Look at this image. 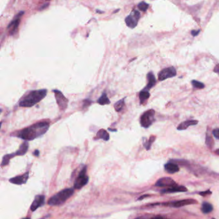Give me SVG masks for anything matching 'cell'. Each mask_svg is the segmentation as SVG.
<instances>
[{"mask_svg":"<svg viewBox=\"0 0 219 219\" xmlns=\"http://www.w3.org/2000/svg\"><path fill=\"white\" fill-rule=\"evenodd\" d=\"M200 30H192V32H191V34L193 36V37H195L197 36L199 33H200Z\"/></svg>","mask_w":219,"mask_h":219,"instance_id":"obj_30","label":"cell"},{"mask_svg":"<svg viewBox=\"0 0 219 219\" xmlns=\"http://www.w3.org/2000/svg\"><path fill=\"white\" fill-rule=\"evenodd\" d=\"M23 219H30V218H23Z\"/></svg>","mask_w":219,"mask_h":219,"instance_id":"obj_38","label":"cell"},{"mask_svg":"<svg viewBox=\"0 0 219 219\" xmlns=\"http://www.w3.org/2000/svg\"><path fill=\"white\" fill-rule=\"evenodd\" d=\"M213 135L215 138L219 139V129H216L213 130Z\"/></svg>","mask_w":219,"mask_h":219,"instance_id":"obj_28","label":"cell"},{"mask_svg":"<svg viewBox=\"0 0 219 219\" xmlns=\"http://www.w3.org/2000/svg\"><path fill=\"white\" fill-rule=\"evenodd\" d=\"M212 192L211 191H210V190H207V191H206V192H200V193H199V195H202V196H205L206 195H208V194H212Z\"/></svg>","mask_w":219,"mask_h":219,"instance_id":"obj_32","label":"cell"},{"mask_svg":"<svg viewBox=\"0 0 219 219\" xmlns=\"http://www.w3.org/2000/svg\"><path fill=\"white\" fill-rule=\"evenodd\" d=\"M149 196H150L149 195H144V196H141V197H140L139 199H138V200H141V199H144V197H149Z\"/></svg>","mask_w":219,"mask_h":219,"instance_id":"obj_35","label":"cell"},{"mask_svg":"<svg viewBox=\"0 0 219 219\" xmlns=\"http://www.w3.org/2000/svg\"><path fill=\"white\" fill-rule=\"evenodd\" d=\"M29 178V173L28 172H26L24 174L21 175V176H18L14 178H11L9 181L12 183V184H25L27 182V181H28Z\"/></svg>","mask_w":219,"mask_h":219,"instance_id":"obj_13","label":"cell"},{"mask_svg":"<svg viewBox=\"0 0 219 219\" xmlns=\"http://www.w3.org/2000/svg\"><path fill=\"white\" fill-rule=\"evenodd\" d=\"M150 95L148 93V91H145V90H143L141 91L139 94V100H140V104H143L145 102H146L150 97Z\"/></svg>","mask_w":219,"mask_h":219,"instance_id":"obj_20","label":"cell"},{"mask_svg":"<svg viewBox=\"0 0 219 219\" xmlns=\"http://www.w3.org/2000/svg\"><path fill=\"white\" fill-rule=\"evenodd\" d=\"M48 6V3H46V4L44 5V6H43V7H41V8H40L39 10H42V9H44V8H45L46 7H47Z\"/></svg>","mask_w":219,"mask_h":219,"instance_id":"obj_36","label":"cell"},{"mask_svg":"<svg viewBox=\"0 0 219 219\" xmlns=\"http://www.w3.org/2000/svg\"><path fill=\"white\" fill-rule=\"evenodd\" d=\"M198 124L197 120L195 119H192V120H187V121H185L182 122L179 125V126L177 127V129L178 130H183L187 129L190 126L192 125H195Z\"/></svg>","mask_w":219,"mask_h":219,"instance_id":"obj_17","label":"cell"},{"mask_svg":"<svg viewBox=\"0 0 219 219\" xmlns=\"http://www.w3.org/2000/svg\"><path fill=\"white\" fill-rule=\"evenodd\" d=\"M155 111L154 109H149L145 111L140 117V124L144 128H148L155 121Z\"/></svg>","mask_w":219,"mask_h":219,"instance_id":"obj_4","label":"cell"},{"mask_svg":"<svg viewBox=\"0 0 219 219\" xmlns=\"http://www.w3.org/2000/svg\"><path fill=\"white\" fill-rule=\"evenodd\" d=\"M140 18V12L138 10H134L130 15L127 16L125 19L127 26L130 28H135L138 23V21Z\"/></svg>","mask_w":219,"mask_h":219,"instance_id":"obj_6","label":"cell"},{"mask_svg":"<svg viewBox=\"0 0 219 219\" xmlns=\"http://www.w3.org/2000/svg\"><path fill=\"white\" fill-rule=\"evenodd\" d=\"M176 70L173 67H169L162 70L158 74V79L159 81H163L167 79L172 78L176 76Z\"/></svg>","mask_w":219,"mask_h":219,"instance_id":"obj_8","label":"cell"},{"mask_svg":"<svg viewBox=\"0 0 219 219\" xmlns=\"http://www.w3.org/2000/svg\"><path fill=\"white\" fill-rule=\"evenodd\" d=\"M147 80H148V84L144 90L148 91V90H150L151 88H152V87L156 85V80L154 75L153 74L152 72H149L147 74Z\"/></svg>","mask_w":219,"mask_h":219,"instance_id":"obj_16","label":"cell"},{"mask_svg":"<svg viewBox=\"0 0 219 219\" xmlns=\"http://www.w3.org/2000/svg\"><path fill=\"white\" fill-rule=\"evenodd\" d=\"M212 219H215V218H212Z\"/></svg>","mask_w":219,"mask_h":219,"instance_id":"obj_39","label":"cell"},{"mask_svg":"<svg viewBox=\"0 0 219 219\" xmlns=\"http://www.w3.org/2000/svg\"><path fill=\"white\" fill-rule=\"evenodd\" d=\"M74 193L72 188H66L52 196L48 200V204L50 206H59L66 201Z\"/></svg>","mask_w":219,"mask_h":219,"instance_id":"obj_3","label":"cell"},{"mask_svg":"<svg viewBox=\"0 0 219 219\" xmlns=\"http://www.w3.org/2000/svg\"><path fill=\"white\" fill-rule=\"evenodd\" d=\"M28 144L27 141H25L19 147V148L14 153V155L15 156H23L25 155L28 149Z\"/></svg>","mask_w":219,"mask_h":219,"instance_id":"obj_18","label":"cell"},{"mask_svg":"<svg viewBox=\"0 0 219 219\" xmlns=\"http://www.w3.org/2000/svg\"><path fill=\"white\" fill-rule=\"evenodd\" d=\"M55 96H56V99L57 103L58 106L59 107L61 110H65L68 107V100L66 98L62 93H61L59 90H53Z\"/></svg>","mask_w":219,"mask_h":219,"instance_id":"obj_10","label":"cell"},{"mask_svg":"<svg viewBox=\"0 0 219 219\" xmlns=\"http://www.w3.org/2000/svg\"><path fill=\"white\" fill-rule=\"evenodd\" d=\"M125 105V98L116 102L114 105L115 111L117 112H120L124 109Z\"/></svg>","mask_w":219,"mask_h":219,"instance_id":"obj_23","label":"cell"},{"mask_svg":"<svg viewBox=\"0 0 219 219\" xmlns=\"http://www.w3.org/2000/svg\"><path fill=\"white\" fill-rule=\"evenodd\" d=\"M98 103L100 105H107L111 103L110 100H109V98L107 96V94L104 92L102 93V95H101V96L99 98V99L98 100Z\"/></svg>","mask_w":219,"mask_h":219,"instance_id":"obj_22","label":"cell"},{"mask_svg":"<svg viewBox=\"0 0 219 219\" xmlns=\"http://www.w3.org/2000/svg\"><path fill=\"white\" fill-rule=\"evenodd\" d=\"M187 191H188V189L185 187H184V186H179L177 184L176 186H173L172 187L167 188L161 190V193L164 194V193H176V192H185Z\"/></svg>","mask_w":219,"mask_h":219,"instance_id":"obj_14","label":"cell"},{"mask_svg":"<svg viewBox=\"0 0 219 219\" xmlns=\"http://www.w3.org/2000/svg\"><path fill=\"white\" fill-rule=\"evenodd\" d=\"M215 153L216 154H217V155H218V156H219V149L216 150L215 151Z\"/></svg>","mask_w":219,"mask_h":219,"instance_id":"obj_37","label":"cell"},{"mask_svg":"<svg viewBox=\"0 0 219 219\" xmlns=\"http://www.w3.org/2000/svg\"><path fill=\"white\" fill-rule=\"evenodd\" d=\"M213 210V206L207 202H204L201 206V211L204 214L211 213Z\"/></svg>","mask_w":219,"mask_h":219,"instance_id":"obj_19","label":"cell"},{"mask_svg":"<svg viewBox=\"0 0 219 219\" xmlns=\"http://www.w3.org/2000/svg\"><path fill=\"white\" fill-rule=\"evenodd\" d=\"M45 195H39L36 196L34 201H33L30 206V210L32 212L36 211L37 208H39V207H41V206H42L44 204H45Z\"/></svg>","mask_w":219,"mask_h":219,"instance_id":"obj_12","label":"cell"},{"mask_svg":"<svg viewBox=\"0 0 219 219\" xmlns=\"http://www.w3.org/2000/svg\"><path fill=\"white\" fill-rule=\"evenodd\" d=\"M148 7H149V5L145 2H141L138 5V8L141 11H143V12H145V11L148 8Z\"/></svg>","mask_w":219,"mask_h":219,"instance_id":"obj_27","label":"cell"},{"mask_svg":"<svg viewBox=\"0 0 219 219\" xmlns=\"http://www.w3.org/2000/svg\"><path fill=\"white\" fill-rule=\"evenodd\" d=\"M152 216L153 215H145L139 217L135 219H150Z\"/></svg>","mask_w":219,"mask_h":219,"instance_id":"obj_29","label":"cell"},{"mask_svg":"<svg viewBox=\"0 0 219 219\" xmlns=\"http://www.w3.org/2000/svg\"><path fill=\"white\" fill-rule=\"evenodd\" d=\"M49 127V122L46 121L40 122L17 131L14 136L26 141H32L45 134L48 130Z\"/></svg>","mask_w":219,"mask_h":219,"instance_id":"obj_1","label":"cell"},{"mask_svg":"<svg viewBox=\"0 0 219 219\" xmlns=\"http://www.w3.org/2000/svg\"><path fill=\"white\" fill-rule=\"evenodd\" d=\"M156 136H151L150 139L148 140V141H146L145 142H144V147H145L146 150H148L150 149L151 148V146H152V144L154 143V141H155L156 139Z\"/></svg>","mask_w":219,"mask_h":219,"instance_id":"obj_24","label":"cell"},{"mask_svg":"<svg viewBox=\"0 0 219 219\" xmlns=\"http://www.w3.org/2000/svg\"><path fill=\"white\" fill-rule=\"evenodd\" d=\"M166 219H168V218H166Z\"/></svg>","mask_w":219,"mask_h":219,"instance_id":"obj_40","label":"cell"},{"mask_svg":"<svg viewBox=\"0 0 219 219\" xmlns=\"http://www.w3.org/2000/svg\"><path fill=\"white\" fill-rule=\"evenodd\" d=\"M192 85L195 87V88H197V89H203L204 87H205L204 84L199 81H197V80H192Z\"/></svg>","mask_w":219,"mask_h":219,"instance_id":"obj_25","label":"cell"},{"mask_svg":"<svg viewBox=\"0 0 219 219\" xmlns=\"http://www.w3.org/2000/svg\"><path fill=\"white\" fill-rule=\"evenodd\" d=\"M86 167L83 168L78 175V177L75 181L74 188L76 189H80L86 185L89 181V177L86 174Z\"/></svg>","mask_w":219,"mask_h":219,"instance_id":"obj_5","label":"cell"},{"mask_svg":"<svg viewBox=\"0 0 219 219\" xmlns=\"http://www.w3.org/2000/svg\"><path fill=\"white\" fill-rule=\"evenodd\" d=\"M96 138L98 139H102L104 141H108L109 139V135L105 130L100 129L96 134Z\"/></svg>","mask_w":219,"mask_h":219,"instance_id":"obj_21","label":"cell"},{"mask_svg":"<svg viewBox=\"0 0 219 219\" xmlns=\"http://www.w3.org/2000/svg\"><path fill=\"white\" fill-rule=\"evenodd\" d=\"M196 204H197V201L196 200L192 199H183V200L172 201V202H163L161 204V205L164 206L172 207H181L184 206Z\"/></svg>","mask_w":219,"mask_h":219,"instance_id":"obj_7","label":"cell"},{"mask_svg":"<svg viewBox=\"0 0 219 219\" xmlns=\"http://www.w3.org/2000/svg\"><path fill=\"white\" fill-rule=\"evenodd\" d=\"M34 156H36V157L39 156V150H35L34 152Z\"/></svg>","mask_w":219,"mask_h":219,"instance_id":"obj_34","label":"cell"},{"mask_svg":"<svg viewBox=\"0 0 219 219\" xmlns=\"http://www.w3.org/2000/svg\"><path fill=\"white\" fill-rule=\"evenodd\" d=\"M177 185L176 182H175V181H173L172 178H167V177H165V178H161L159 179H158L156 184L155 186L158 187H165V188H170V187H172L173 186Z\"/></svg>","mask_w":219,"mask_h":219,"instance_id":"obj_11","label":"cell"},{"mask_svg":"<svg viewBox=\"0 0 219 219\" xmlns=\"http://www.w3.org/2000/svg\"><path fill=\"white\" fill-rule=\"evenodd\" d=\"M206 144L210 148H212L214 145L213 139H212V138L210 136L207 135V134L206 135Z\"/></svg>","mask_w":219,"mask_h":219,"instance_id":"obj_26","label":"cell"},{"mask_svg":"<svg viewBox=\"0 0 219 219\" xmlns=\"http://www.w3.org/2000/svg\"><path fill=\"white\" fill-rule=\"evenodd\" d=\"M24 13L25 12H23V11H21V12L18 13V14H17L14 17L13 20L8 24L7 27V29L9 30L10 35H14L16 32L20 23L21 17L24 14Z\"/></svg>","mask_w":219,"mask_h":219,"instance_id":"obj_9","label":"cell"},{"mask_svg":"<svg viewBox=\"0 0 219 219\" xmlns=\"http://www.w3.org/2000/svg\"><path fill=\"white\" fill-rule=\"evenodd\" d=\"M213 71H214L215 73H218V74L219 75V64L215 66V68H214V70H213Z\"/></svg>","mask_w":219,"mask_h":219,"instance_id":"obj_33","label":"cell"},{"mask_svg":"<svg viewBox=\"0 0 219 219\" xmlns=\"http://www.w3.org/2000/svg\"><path fill=\"white\" fill-rule=\"evenodd\" d=\"M47 90L30 91L22 97L19 102V105L23 107H30L41 102L47 95Z\"/></svg>","mask_w":219,"mask_h":219,"instance_id":"obj_2","label":"cell"},{"mask_svg":"<svg viewBox=\"0 0 219 219\" xmlns=\"http://www.w3.org/2000/svg\"><path fill=\"white\" fill-rule=\"evenodd\" d=\"M166 218H165L161 215H156V216H152L150 219H166Z\"/></svg>","mask_w":219,"mask_h":219,"instance_id":"obj_31","label":"cell"},{"mask_svg":"<svg viewBox=\"0 0 219 219\" xmlns=\"http://www.w3.org/2000/svg\"><path fill=\"white\" fill-rule=\"evenodd\" d=\"M165 170L168 173H175L179 171V167L178 165V164L173 162L167 163L165 165Z\"/></svg>","mask_w":219,"mask_h":219,"instance_id":"obj_15","label":"cell"}]
</instances>
